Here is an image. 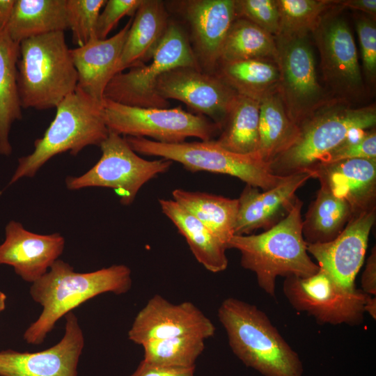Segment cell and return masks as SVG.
<instances>
[{"label": "cell", "mask_w": 376, "mask_h": 376, "mask_svg": "<svg viewBox=\"0 0 376 376\" xmlns=\"http://www.w3.org/2000/svg\"><path fill=\"white\" fill-rule=\"evenodd\" d=\"M123 45L116 75L125 69L149 61L163 38L170 19L166 3L142 0Z\"/></svg>", "instance_id": "23"}, {"label": "cell", "mask_w": 376, "mask_h": 376, "mask_svg": "<svg viewBox=\"0 0 376 376\" xmlns=\"http://www.w3.org/2000/svg\"><path fill=\"white\" fill-rule=\"evenodd\" d=\"M365 313H368L374 320L376 318V298L370 296L364 306Z\"/></svg>", "instance_id": "44"}, {"label": "cell", "mask_w": 376, "mask_h": 376, "mask_svg": "<svg viewBox=\"0 0 376 376\" xmlns=\"http://www.w3.org/2000/svg\"><path fill=\"white\" fill-rule=\"evenodd\" d=\"M173 199L207 226L227 247L235 235L237 198L175 189Z\"/></svg>", "instance_id": "26"}, {"label": "cell", "mask_w": 376, "mask_h": 376, "mask_svg": "<svg viewBox=\"0 0 376 376\" xmlns=\"http://www.w3.org/2000/svg\"><path fill=\"white\" fill-rule=\"evenodd\" d=\"M143 361L164 366L190 368L205 349V339L179 336L147 342L141 345Z\"/></svg>", "instance_id": "33"}, {"label": "cell", "mask_w": 376, "mask_h": 376, "mask_svg": "<svg viewBox=\"0 0 376 376\" xmlns=\"http://www.w3.org/2000/svg\"><path fill=\"white\" fill-rule=\"evenodd\" d=\"M308 36L274 37V62L279 74L277 91L290 119L297 127L334 100L319 82Z\"/></svg>", "instance_id": "11"}, {"label": "cell", "mask_w": 376, "mask_h": 376, "mask_svg": "<svg viewBox=\"0 0 376 376\" xmlns=\"http://www.w3.org/2000/svg\"><path fill=\"white\" fill-rule=\"evenodd\" d=\"M178 67L199 68L186 33L170 20L149 64L141 63L115 75L104 90V99L131 107L169 108V101L157 94L156 84L160 76Z\"/></svg>", "instance_id": "8"}, {"label": "cell", "mask_w": 376, "mask_h": 376, "mask_svg": "<svg viewBox=\"0 0 376 376\" xmlns=\"http://www.w3.org/2000/svg\"><path fill=\"white\" fill-rule=\"evenodd\" d=\"M102 116L109 132L123 136L150 137L165 143H178L188 137L213 140L219 127L205 116L182 109L142 108L104 99Z\"/></svg>", "instance_id": "9"}, {"label": "cell", "mask_w": 376, "mask_h": 376, "mask_svg": "<svg viewBox=\"0 0 376 376\" xmlns=\"http://www.w3.org/2000/svg\"><path fill=\"white\" fill-rule=\"evenodd\" d=\"M353 215L350 205L320 185L302 222L306 244L329 242L343 230Z\"/></svg>", "instance_id": "28"}, {"label": "cell", "mask_w": 376, "mask_h": 376, "mask_svg": "<svg viewBox=\"0 0 376 376\" xmlns=\"http://www.w3.org/2000/svg\"><path fill=\"white\" fill-rule=\"evenodd\" d=\"M132 19L113 36L100 40L91 39L86 45L70 49L78 75L77 88L93 100L102 103L104 90L116 75Z\"/></svg>", "instance_id": "22"}, {"label": "cell", "mask_w": 376, "mask_h": 376, "mask_svg": "<svg viewBox=\"0 0 376 376\" xmlns=\"http://www.w3.org/2000/svg\"><path fill=\"white\" fill-rule=\"evenodd\" d=\"M164 100L182 102L209 117L221 129L237 93L216 74L194 67H178L163 74L156 84Z\"/></svg>", "instance_id": "14"}, {"label": "cell", "mask_w": 376, "mask_h": 376, "mask_svg": "<svg viewBox=\"0 0 376 376\" xmlns=\"http://www.w3.org/2000/svg\"><path fill=\"white\" fill-rule=\"evenodd\" d=\"M218 318L233 352L246 366L265 376H302L298 354L256 306L240 299H224Z\"/></svg>", "instance_id": "3"}, {"label": "cell", "mask_w": 376, "mask_h": 376, "mask_svg": "<svg viewBox=\"0 0 376 376\" xmlns=\"http://www.w3.org/2000/svg\"><path fill=\"white\" fill-rule=\"evenodd\" d=\"M141 2L142 0H107L97 19L96 38L100 40L106 39L120 19L136 13Z\"/></svg>", "instance_id": "39"}, {"label": "cell", "mask_w": 376, "mask_h": 376, "mask_svg": "<svg viewBox=\"0 0 376 376\" xmlns=\"http://www.w3.org/2000/svg\"><path fill=\"white\" fill-rule=\"evenodd\" d=\"M102 103L78 88L67 96L56 108L55 117L43 136L35 141L33 151L18 159L9 185L22 178H33L56 155L70 152L75 156L87 146H100L109 133L102 116Z\"/></svg>", "instance_id": "6"}, {"label": "cell", "mask_w": 376, "mask_h": 376, "mask_svg": "<svg viewBox=\"0 0 376 376\" xmlns=\"http://www.w3.org/2000/svg\"><path fill=\"white\" fill-rule=\"evenodd\" d=\"M77 83L64 32L40 35L19 43L17 90L22 108H56L76 91Z\"/></svg>", "instance_id": "4"}, {"label": "cell", "mask_w": 376, "mask_h": 376, "mask_svg": "<svg viewBox=\"0 0 376 376\" xmlns=\"http://www.w3.org/2000/svg\"><path fill=\"white\" fill-rule=\"evenodd\" d=\"M353 159H376L375 129L353 132L338 146L321 157L317 164H330Z\"/></svg>", "instance_id": "36"}, {"label": "cell", "mask_w": 376, "mask_h": 376, "mask_svg": "<svg viewBox=\"0 0 376 376\" xmlns=\"http://www.w3.org/2000/svg\"><path fill=\"white\" fill-rule=\"evenodd\" d=\"M19 44L6 29L0 30V154L10 155L9 133L12 124L22 118L17 90Z\"/></svg>", "instance_id": "27"}, {"label": "cell", "mask_w": 376, "mask_h": 376, "mask_svg": "<svg viewBox=\"0 0 376 376\" xmlns=\"http://www.w3.org/2000/svg\"><path fill=\"white\" fill-rule=\"evenodd\" d=\"M102 155L87 172L79 176H68L70 190L86 187L113 189L122 205H131L140 189L150 180L168 171L171 161L161 158L147 160L134 151L124 136L109 132L100 146Z\"/></svg>", "instance_id": "10"}, {"label": "cell", "mask_w": 376, "mask_h": 376, "mask_svg": "<svg viewBox=\"0 0 376 376\" xmlns=\"http://www.w3.org/2000/svg\"><path fill=\"white\" fill-rule=\"evenodd\" d=\"M361 290L368 295H376V248H372L361 276Z\"/></svg>", "instance_id": "41"}, {"label": "cell", "mask_w": 376, "mask_h": 376, "mask_svg": "<svg viewBox=\"0 0 376 376\" xmlns=\"http://www.w3.org/2000/svg\"><path fill=\"white\" fill-rule=\"evenodd\" d=\"M258 154L269 163L295 139L299 127L290 119L277 88L260 100Z\"/></svg>", "instance_id": "29"}, {"label": "cell", "mask_w": 376, "mask_h": 376, "mask_svg": "<svg viewBox=\"0 0 376 376\" xmlns=\"http://www.w3.org/2000/svg\"><path fill=\"white\" fill-rule=\"evenodd\" d=\"M363 72L370 83L376 77V26L373 19L366 16L356 19Z\"/></svg>", "instance_id": "38"}, {"label": "cell", "mask_w": 376, "mask_h": 376, "mask_svg": "<svg viewBox=\"0 0 376 376\" xmlns=\"http://www.w3.org/2000/svg\"><path fill=\"white\" fill-rule=\"evenodd\" d=\"M65 320L63 337L50 348L36 352H0V376H77L84 335L72 311Z\"/></svg>", "instance_id": "17"}, {"label": "cell", "mask_w": 376, "mask_h": 376, "mask_svg": "<svg viewBox=\"0 0 376 376\" xmlns=\"http://www.w3.org/2000/svg\"><path fill=\"white\" fill-rule=\"evenodd\" d=\"M311 171L288 175L276 187L260 191L258 188L246 185L238 200V211L235 235H250L254 230H265L274 226L288 213L295 198L296 191L309 179Z\"/></svg>", "instance_id": "19"}, {"label": "cell", "mask_w": 376, "mask_h": 376, "mask_svg": "<svg viewBox=\"0 0 376 376\" xmlns=\"http://www.w3.org/2000/svg\"><path fill=\"white\" fill-rule=\"evenodd\" d=\"M175 2L188 24L187 38L199 68L215 74L226 35L236 18L235 0Z\"/></svg>", "instance_id": "16"}, {"label": "cell", "mask_w": 376, "mask_h": 376, "mask_svg": "<svg viewBox=\"0 0 376 376\" xmlns=\"http://www.w3.org/2000/svg\"><path fill=\"white\" fill-rule=\"evenodd\" d=\"M338 4H340L342 8H348L356 10L366 13L372 17L376 15V1L375 0H345L338 1Z\"/></svg>", "instance_id": "42"}, {"label": "cell", "mask_w": 376, "mask_h": 376, "mask_svg": "<svg viewBox=\"0 0 376 376\" xmlns=\"http://www.w3.org/2000/svg\"><path fill=\"white\" fill-rule=\"evenodd\" d=\"M375 219L376 208L354 214L336 238L326 243L306 244L307 251L320 268L343 285L354 288Z\"/></svg>", "instance_id": "18"}, {"label": "cell", "mask_w": 376, "mask_h": 376, "mask_svg": "<svg viewBox=\"0 0 376 376\" xmlns=\"http://www.w3.org/2000/svg\"><path fill=\"white\" fill-rule=\"evenodd\" d=\"M236 17L247 19L274 37L279 30L275 0H235Z\"/></svg>", "instance_id": "37"}, {"label": "cell", "mask_w": 376, "mask_h": 376, "mask_svg": "<svg viewBox=\"0 0 376 376\" xmlns=\"http://www.w3.org/2000/svg\"><path fill=\"white\" fill-rule=\"evenodd\" d=\"M212 321L193 303L175 304L160 295H155L137 313L128 338L136 344L179 336L207 339L214 336Z\"/></svg>", "instance_id": "15"}, {"label": "cell", "mask_w": 376, "mask_h": 376, "mask_svg": "<svg viewBox=\"0 0 376 376\" xmlns=\"http://www.w3.org/2000/svg\"><path fill=\"white\" fill-rule=\"evenodd\" d=\"M260 102L237 94L215 141L240 155L258 154Z\"/></svg>", "instance_id": "30"}, {"label": "cell", "mask_w": 376, "mask_h": 376, "mask_svg": "<svg viewBox=\"0 0 376 376\" xmlns=\"http://www.w3.org/2000/svg\"><path fill=\"white\" fill-rule=\"evenodd\" d=\"M283 292L295 310L308 313L319 324L333 325L363 323L364 306L372 296L343 285L321 268L308 277L285 278Z\"/></svg>", "instance_id": "12"}, {"label": "cell", "mask_w": 376, "mask_h": 376, "mask_svg": "<svg viewBox=\"0 0 376 376\" xmlns=\"http://www.w3.org/2000/svg\"><path fill=\"white\" fill-rule=\"evenodd\" d=\"M215 74L238 94L258 101L277 88L279 79L275 62L266 59L220 63Z\"/></svg>", "instance_id": "31"}, {"label": "cell", "mask_w": 376, "mask_h": 376, "mask_svg": "<svg viewBox=\"0 0 376 376\" xmlns=\"http://www.w3.org/2000/svg\"><path fill=\"white\" fill-rule=\"evenodd\" d=\"M311 33L319 51L324 82L334 99L348 102L361 96L364 84L355 41L339 10L327 11Z\"/></svg>", "instance_id": "13"}, {"label": "cell", "mask_w": 376, "mask_h": 376, "mask_svg": "<svg viewBox=\"0 0 376 376\" xmlns=\"http://www.w3.org/2000/svg\"><path fill=\"white\" fill-rule=\"evenodd\" d=\"M6 30L17 43L68 29L66 0H15Z\"/></svg>", "instance_id": "25"}, {"label": "cell", "mask_w": 376, "mask_h": 376, "mask_svg": "<svg viewBox=\"0 0 376 376\" xmlns=\"http://www.w3.org/2000/svg\"><path fill=\"white\" fill-rule=\"evenodd\" d=\"M132 284L131 270L125 265L79 273L70 264L56 260L31 286V297L43 309L25 331L24 339L29 344H41L56 322L82 303L105 292L125 294Z\"/></svg>", "instance_id": "1"}, {"label": "cell", "mask_w": 376, "mask_h": 376, "mask_svg": "<svg viewBox=\"0 0 376 376\" xmlns=\"http://www.w3.org/2000/svg\"><path fill=\"white\" fill-rule=\"evenodd\" d=\"M124 137L137 154L176 162L192 172L226 174L263 191L276 187L285 177L273 174L269 165L258 154L235 153L220 146L215 140L165 143L144 137Z\"/></svg>", "instance_id": "7"}, {"label": "cell", "mask_w": 376, "mask_h": 376, "mask_svg": "<svg viewBox=\"0 0 376 376\" xmlns=\"http://www.w3.org/2000/svg\"><path fill=\"white\" fill-rule=\"evenodd\" d=\"M308 171L334 196L347 201L353 215L376 208V159L317 164Z\"/></svg>", "instance_id": "21"}, {"label": "cell", "mask_w": 376, "mask_h": 376, "mask_svg": "<svg viewBox=\"0 0 376 376\" xmlns=\"http://www.w3.org/2000/svg\"><path fill=\"white\" fill-rule=\"evenodd\" d=\"M279 15L277 36H306L311 33L322 15L337 1L275 0Z\"/></svg>", "instance_id": "34"}, {"label": "cell", "mask_w": 376, "mask_h": 376, "mask_svg": "<svg viewBox=\"0 0 376 376\" xmlns=\"http://www.w3.org/2000/svg\"><path fill=\"white\" fill-rule=\"evenodd\" d=\"M6 239L0 244V265H10L17 274L33 283L49 269L65 247V238L58 233L40 235L16 221L6 226Z\"/></svg>", "instance_id": "20"}, {"label": "cell", "mask_w": 376, "mask_h": 376, "mask_svg": "<svg viewBox=\"0 0 376 376\" xmlns=\"http://www.w3.org/2000/svg\"><path fill=\"white\" fill-rule=\"evenodd\" d=\"M195 367L180 368L151 364L142 360L130 376H194Z\"/></svg>", "instance_id": "40"}, {"label": "cell", "mask_w": 376, "mask_h": 376, "mask_svg": "<svg viewBox=\"0 0 376 376\" xmlns=\"http://www.w3.org/2000/svg\"><path fill=\"white\" fill-rule=\"evenodd\" d=\"M159 203L162 212L185 238L198 263L212 273L227 268V247L207 226L173 199L161 198Z\"/></svg>", "instance_id": "24"}, {"label": "cell", "mask_w": 376, "mask_h": 376, "mask_svg": "<svg viewBox=\"0 0 376 376\" xmlns=\"http://www.w3.org/2000/svg\"><path fill=\"white\" fill-rule=\"evenodd\" d=\"M6 299V295L1 291H0V313L3 311L5 308Z\"/></svg>", "instance_id": "45"}, {"label": "cell", "mask_w": 376, "mask_h": 376, "mask_svg": "<svg viewBox=\"0 0 376 376\" xmlns=\"http://www.w3.org/2000/svg\"><path fill=\"white\" fill-rule=\"evenodd\" d=\"M14 3L15 0H0V30L6 28Z\"/></svg>", "instance_id": "43"}, {"label": "cell", "mask_w": 376, "mask_h": 376, "mask_svg": "<svg viewBox=\"0 0 376 376\" xmlns=\"http://www.w3.org/2000/svg\"><path fill=\"white\" fill-rule=\"evenodd\" d=\"M347 103L334 100L304 121L292 143L269 163L272 173L286 176L308 171L353 132L375 127V105L353 108Z\"/></svg>", "instance_id": "5"}, {"label": "cell", "mask_w": 376, "mask_h": 376, "mask_svg": "<svg viewBox=\"0 0 376 376\" xmlns=\"http://www.w3.org/2000/svg\"><path fill=\"white\" fill-rule=\"evenodd\" d=\"M276 51L273 36L247 19L236 17L224 40L219 64L250 59L274 61Z\"/></svg>", "instance_id": "32"}, {"label": "cell", "mask_w": 376, "mask_h": 376, "mask_svg": "<svg viewBox=\"0 0 376 376\" xmlns=\"http://www.w3.org/2000/svg\"><path fill=\"white\" fill-rule=\"evenodd\" d=\"M107 0H66L68 29L78 47L96 38L95 28L101 8Z\"/></svg>", "instance_id": "35"}, {"label": "cell", "mask_w": 376, "mask_h": 376, "mask_svg": "<svg viewBox=\"0 0 376 376\" xmlns=\"http://www.w3.org/2000/svg\"><path fill=\"white\" fill-rule=\"evenodd\" d=\"M303 202L296 197L287 215L259 234L233 235L228 249L241 253L240 264L253 272L259 287L275 297L276 279L280 276H310L320 269L307 251L302 234Z\"/></svg>", "instance_id": "2"}]
</instances>
